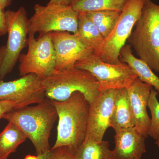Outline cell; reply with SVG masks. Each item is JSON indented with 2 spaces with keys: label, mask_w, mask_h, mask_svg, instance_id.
Wrapping results in <instances>:
<instances>
[{
  "label": "cell",
  "mask_w": 159,
  "mask_h": 159,
  "mask_svg": "<svg viewBox=\"0 0 159 159\" xmlns=\"http://www.w3.org/2000/svg\"><path fill=\"white\" fill-rule=\"evenodd\" d=\"M11 81H0V100L22 99L45 93L43 78L29 74Z\"/></svg>",
  "instance_id": "14"
},
{
  "label": "cell",
  "mask_w": 159,
  "mask_h": 159,
  "mask_svg": "<svg viewBox=\"0 0 159 159\" xmlns=\"http://www.w3.org/2000/svg\"><path fill=\"white\" fill-rule=\"evenodd\" d=\"M56 58L55 70L74 66L77 61L93 53L74 34L67 31L51 32Z\"/></svg>",
  "instance_id": "11"
},
{
  "label": "cell",
  "mask_w": 159,
  "mask_h": 159,
  "mask_svg": "<svg viewBox=\"0 0 159 159\" xmlns=\"http://www.w3.org/2000/svg\"><path fill=\"white\" fill-rule=\"evenodd\" d=\"M135 119L126 89L116 90L110 125L115 132L122 128L134 127Z\"/></svg>",
  "instance_id": "15"
},
{
  "label": "cell",
  "mask_w": 159,
  "mask_h": 159,
  "mask_svg": "<svg viewBox=\"0 0 159 159\" xmlns=\"http://www.w3.org/2000/svg\"><path fill=\"white\" fill-rule=\"evenodd\" d=\"M152 87L139 78L126 88L135 119V128L145 138L148 136L151 119L147 111Z\"/></svg>",
  "instance_id": "12"
},
{
  "label": "cell",
  "mask_w": 159,
  "mask_h": 159,
  "mask_svg": "<svg viewBox=\"0 0 159 159\" xmlns=\"http://www.w3.org/2000/svg\"><path fill=\"white\" fill-rule=\"evenodd\" d=\"M119 60L121 62L127 64L142 81L153 87L159 93V77L145 61L134 56L129 45L121 49Z\"/></svg>",
  "instance_id": "16"
},
{
  "label": "cell",
  "mask_w": 159,
  "mask_h": 159,
  "mask_svg": "<svg viewBox=\"0 0 159 159\" xmlns=\"http://www.w3.org/2000/svg\"><path fill=\"white\" fill-rule=\"evenodd\" d=\"M7 30L6 11L0 6V37L6 34Z\"/></svg>",
  "instance_id": "25"
},
{
  "label": "cell",
  "mask_w": 159,
  "mask_h": 159,
  "mask_svg": "<svg viewBox=\"0 0 159 159\" xmlns=\"http://www.w3.org/2000/svg\"><path fill=\"white\" fill-rule=\"evenodd\" d=\"M157 96V93L152 88L148 101V107L152 116L148 136L156 140L159 138V102Z\"/></svg>",
  "instance_id": "23"
},
{
  "label": "cell",
  "mask_w": 159,
  "mask_h": 159,
  "mask_svg": "<svg viewBox=\"0 0 159 159\" xmlns=\"http://www.w3.org/2000/svg\"><path fill=\"white\" fill-rule=\"evenodd\" d=\"M51 33L40 34L37 39L29 33L28 51L19 59L20 76L34 74L43 79L55 70L56 58Z\"/></svg>",
  "instance_id": "8"
},
{
  "label": "cell",
  "mask_w": 159,
  "mask_h": 159,
  "mask_svg": "<svg viewBox=\"0 0 159 159\" xmlns=\"http://www.w3.org/2000/svg\"><path fill=\"white\" fill-rule=\"evenodd\" d=\"M74 66L85 70L93 75L97 80L100 92L126 89L138 78L127 64L104 62L94 52L78 61Z\"/></svg>",
  "instance_id": "7"
},
{
  "label": "cell",
  "mask_w": 159,
  "mask_h": 159,
  "mask_svg": "<svg viewBox=\"0 0 159 159\" xmlns=\"http://www.w3.org/2000/svg\"><path fill=\"white\" fill-rule=\"evenodd\" d=\"M8 41L1 69V78L11 73L19 59L23 49L28 44L29 19L23 7L16 11H6Z\"/></svg>",
  "instance_id": "9"
},
{
  "label": "cell",
  "mask_w": 159,
  "mask_h": 159,
  "mask_svg": "<svg viewBox=\"0 0 159 159\" xmlns=\"http://www.w3.org/2000/svg\"><path fill=\"white\" fill-rule=\"evenodd\" d=\"M34 9V14L29 19V34L38 32L43 34L57 31L77 33L79 13L70 5L36 4Z\"/></svg>",
  "instance_id": "6"
},
{
  "label": "cell",
  "mask_w": 159,
  "mask_h": 159,
  "mask_svg": "<svg viewBox=\"0 0 159 159\" xmlns=\"http://www.w3.org/2000/svg\"><path fill=\"white\" fill-rule=\"evenodd\" d=\"M107 141L96 142L85 139L75 150L76 159H114Z\"/></svg>",
  "instance_id": "19"
},
{
  "label": "cell",
  "mask_w": 159,
  "mask_h": 159,
  "mask_svg": "<svg viewBox=\"0 0 159 159\" xmlns=\"http://www.w3.org/2000/svg\"><path fill=\"white\" fill-rule=\"evenodd\" d=\"M116 90L101 92L90 103L85 139L96 142L103 141L105 132L110 125Z\"/></svg>",
  "instance_id": "10"
},
{
  "label": "cell",
  "mask_w": 159,
  "mask_h": 159,
  "mask_svg": "<svg viewBox=\"0 0 159 159\" xmlns=\"http://www.w3.org/2000/svg\"></svg>",
  "instance_id": "32"
},
{
  "label": "cell",
  "mask_w": 159,
  "mask_h": 159,
  "mask_svg": "<svg viewBox=\"0 0 159 159\" xmlns=\"http://www.w3.org/2000/svg\"><path fill=\"white\" fill-rule=\"evenodd\" d=\"M74 0H50L48 4H59V5L70 6Z\"/></svg>",
  "instance_id": "27"
},
{
  "label": "cell",
  "mask_w": 159,
  "mask_h": 159,
  "mask_svg": "<svg viewBox=\"0 0 159 159\" xmlns=\"http://www.w3.org/2000/svg\"><path fill=\"white\" fill-rule=\"evenodd\" d=\"M50 150L37 156L28 155L24 159H48Z\"/></svg>",
  "instance_id": "26"
},
{
  "label": "cell",
  "mask_w": 159,
  "mask_h": 159,
  "mask_svg": "<svg viewBox=\"0 0 159 159\" xmlns=\"http://www.w3.org/2000/svg\"><path fill=\"white\" fill-rule=\"evenodd\" d=\"M127 41L137 56L159 73V5L145 0Z\"/></svg>",
  "instance_id": "3"
},
{
  "label": "cell",
  "mask_w": 159,
  "mask_h": 159,
  "mask_svg": "<svg viewBox=\"0 0 159 159\" xmlns=\"http://www.w3.org/2000/svg\"><path fill=\"white\" fill-rule=\"evenodd\" d=\"M6 48V46H0V81L2 80V78H1V67H2V63L4 56H5Z\"/></svg>",
  "instance_id": "28"
},
{
  "label": "cell",
  "mask_w": 159,
  "mask_h": 159,
  "mask_svg": "<svg viewBox=\"0 0 159 159\" xmlns=\"http://www.w3.org/2000/svg\"><path fill=\"white\" fill-rule=\"evenodd\" d=\"M145 0H126L119 19L110 34L104 39L100 48L94 52L102 61L119 64V53L139 19Z\"/></svg>",
  "instance_id": "5"
},
{
  "label": "cell",
  "mask_w": 159,
  "mask_h": 159,
  "mask_svg": "<svg viewBox=\"0 0 159 159\" xmlns=\"http://www.w3.org/2000/svg\"><path fill=\"white\" fill-rule=\"evenodd\" d=\"M27 139L22 131L12 122H9L0 133V159H8Z\"/></svg>",
  "instance_id": "18"
},
{
  "label": "cell",
  "mask_w": 159,
  "mask_h": 159,
  "mask_svg": "<svg viewBox=\"0 0 159 159\" xmlns=\"http://www.w3.org/2000/svg\"><path fill=\"white\" fill-rule=\"evenodd\" d=\"M155 144H156L157 146L159 148V138L156 140Z\"/></svg>",
  "instance_id": "30"
},
{
  "label": "cell",
  "mask_w": 159,
  "mask_h": 159,
  "mask_svg": "<svg viewBox=\"0 0 159 159\" xmlns=\"http://www.w3.org/2000/svg\"><path fill=\"white\" fill-rule=\"evenodd\" d=\"M115 132L114 159H141L146 152V138L135 127L121 129Z\"/></svg>",
  "instance_id": "13"
},
{
  "label": "cell",
  "mask_w": 159,
  "mask_h": 159,
  "mask_svg": "<svg viewBox=\"0 0 159 159\" xmlns=\"http://www.w3.org/2000/svg\"><path fill=\"white\" fill-rule=\"evenodd\" d=\"M45 93L22 99H3L0 100V119L9 112L28 106L36 104L45 99Z\"/></svg>",
  "instance_id": "22"
},
{
  "label": "cell",
  "mask_w": 159,
  "mask_h": 159,
  "mask_svg": "<svg viewBox=\"0 0 159 159\" xmlns=\"http://www.w3.org/2000/svg\"><path fill=\"white\" fill-rule=\"evenodd\" d=\"M46 98L62 101L76 92L83 94L89 103L100 92L96 78L87 71L73 66L55 70L43 79Z\"/></svg>",
  "instance_id": "4"
},
{
  "label": "cell",
  "mask_w": 159,
  "mask_h": 159,
  "mask_svg": "<svg viewBox=\"0 0 159 159\" xmlns=\"http://www.w3.org/2000/svg\"><path fill=\"white\" fill-rule=\"evenodd\" d=\"M12 1L13 0H0V6L5 9L11 5Z\"/></svg>",
  "instance_id": "29"
},
{
  "label": "cell",
  "mask_w": 159,
  "mask_h": 159,
  "mask_svg": "<svg viewBox=\"0 0 159 159\" xmlns=\"http://www.w3.org/2000/svg\"><path fill=\"white\" fill-rule=\"evenodd\" d=\"M121 11L104 10L84 13L93 22L104 39L110 34Z\"/></svg>",
  "instance_id": "21"
},
{
  "label": "cell",
  "mask_w": 159,
  "mask_h": 159,
  "mask_svg": "<svg viewBox=\"0 0 159 159\" xmlns=\"http://www.w3.org/2000/svg\"><path fill=\"white\" fill-rule=\"evenodd\" d=\"M2 119L12 122L22 131L34 145L36 154L51 149V131L58 119L51 99L46 97L35 105L28 106L6 114Z\"/></svg>",
  "instance_id": "1"
},
{
  "label": "cell",
  "mask_w": 159,
  "mask_h": 159,
  "mask_svg": "<svg viewBox=\"0 0 159 159\" xmlns=\"http://www.w3.org/2000/svg\"><path fill=\"white\" fill-rule=\"evenodd\" d=\"M51 101L58 119L57 139L52 148L67 146L76 150L86 136L90 103L80 92L64 101Z\"/></svg>",
  "instance_id": "2"
},
{
  "label": "cell",
  "mask_w": 159,
  "mask_h": 159,
  "mask_svg": "<svg viewBox=\"0 0 159 159\" xmlns=\"http://www.w3.org/2000/svg\"><path fill=\"white\" fill-rule=\"evenodd\" d=\"M126 0H74L70 6L80 13L104 10L122 11Z\"/></svg>",
  "instance_id": "20"
},
{
  "label": "cell",
  "mask_w": 159,
  "mask_h": 159,
  "mask_svg": "<svg viewBox=\"0 0 159 159\" xmlns=\"http://www.w3.org/2000/svg\"><path fill=\"white\" fill-rule=\"evenodd\" d=\"M75 149L67 146L50 149L48 159H76Z\"/></svg>",
  "instance_id": "24"
},
{
  "label": "cell",
  "mask_w": 159,
  "mask_h": 159,
  "mask_svg": "<svg viewBox=\"0 0 159 159\" xmlns=\"http://www.w3.org/2000/svg\"><path fill=\"white\" fill-rule=\"evenodd\" d=\"M75 34L87 48L94 52L100 48L104 39L97 27L84 13L79 14L77 31Z\"/></svg>",
  "instance_id": "17"
},
{
  "label": "cell",
  "mask_w": 159,
  "mask_h": 159,
  "mask_svg": "<svg viewBox=\"0 0 159 159\" xmlns=\"http://www.w3.org/2000/svg\"></svg>",
  "instance_id": "31"
}]
</instances>
